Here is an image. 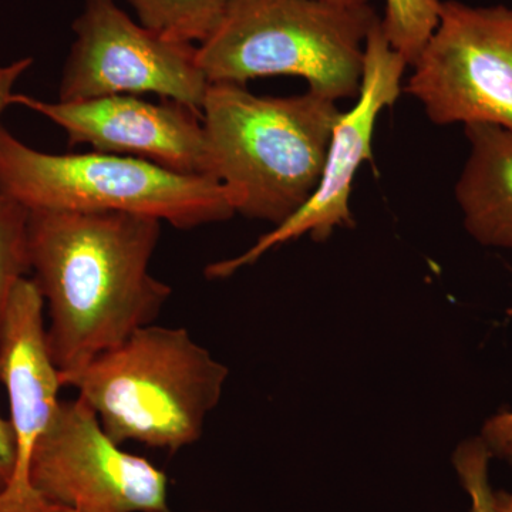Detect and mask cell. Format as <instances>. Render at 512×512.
I'll use <instances>...</instances> for the list:
<instances>
[{
	"label": "cell",
	"instance_id": "1",
	"mask_svg": "<svg viewBox=\"0 0 512 512\" xmlns=\"http://www.w3.org/2000/svg\"><path fill=\"white\" fill-rule=\"evenodd\" d=\"M161 224L127 212L30 211V272L60 375L153 325L170 301L171 286L150 272Z\"/></svg>",
	"mask_w": 512,
	"mask_h": 512
},
{
	"label": "cell",
	"instance_id": "2",
	"mask_svg": "<svg viewBox=\"0 0 512 512\" xmlns=\"http://www.w3.org/2000/svg\"><path fill=\"white\" fill-rule=\"evenodd\" d=\"M201 116L211 177L224 185L235 214L276 227L318 187L340 110L311 90L265 97L212 83Z\"/></svg>",
	"mask_w": 512,
	"mask_h": 512
},
{
	"label": "cell",
	"instance_id": "3",
	"mask_svg": "<svg viewBox=\"0 0 512 512\" xmlns=\"http://www.w3.org/2000/svg\"><path fill=\"white\" fill-rule=\"evenodd\" d=\"M228 375L187 329L153 323L60 382L77 390L120 446L136 441L177 453L201 439Z\"/></svg>",
	"mask_w": 512,
	"mask_h": 512
},
{
	"label": "cell",
	"instance_id": "4",
	"mask_svg": "<svg viewBox=\"0 0 512 512\" xmlns=\"http://www.w3.org/2000/svg\"><path fill=\"white\" fill-rule=\"evenodd\" d=\"M379 19L370 3L229 0L217 28L198 45V63L211 84L295 76L330 100L356 99L367 36Z\"/></svg>",
	"mask_w": 512,
	"mask_h": 512
},
{
	"label": "cell",
	"instance_id": "5",
	"mask_svg": "<svg viewBox=\"0 0 512 512\" xmlns=\"http://www.w3.org/2000/svg\"><path fill=\"white\" fill-rule=\"evenodd\" d=\"M0 194L29 211L127 212L192 229L234 217L224 185L119 154H50L0 126Z\"/></svg>",
	"mask_w": 512,
	"mask_h": 512
},
{
	"label": "cell",
	"instance_id": "6",
	"mask_svg": "<svg viewBox=\"0 0 512 512\" xmlns=\"http://www.w3.org/2000/svg\"><path fill=\"white\" fill-rule=\"evenodd\" d=\"M404 92L436 126L490 124L512 131V8L441 2Z\"/></svg>",
	"mask_w": 512,
	"mask_h": 512
},
{
	"label": "cell",
	"instance_id": "7",
	"mask_svg": "<svg viewBox=\"0 0 512 512\" xmlns=\"http://www.w3.org/2000/svg\"><path fill=\"white\" fill-rule=\"evenodd\" d=\"M73 32L59 100L151 93L201 113L211 83L198 46L147 29L116 0H84Z\"/></svg>",
	"mask_w": 512,
	"mask_h": 512
},
{
	"label": "cell",
	"instance_id": "8",
	"mask_svg": "<svg viewBox=\"0 0 512 512\" xmlns=\"http://www.w3.org/2000/svg\"><path fill=\"white\" fill-rule=\"evenodd\" d=\"M29 480L50 504L72 512H165L168 478L107 436L82 397L62 400L36 441Z\"/></svg>",
	"mask_w": 512,
	"mask_h": 512
},
{
	"label": "cell",
	"instance_id": "9",
	"mask_svg": "<svg viewBox=\"0 0 512 512\" xmlns=\"http://www.w3.org/2000/svg\"><path fill=\"white\" fill-rule=\"evenodd\" d=\"M407 67L409 63L387 42L380 19L377 20L367 36L362 84L355 106L340 113L333 127L325 164L312 197L292 217L259 237L244 254L208 265L207 278H228L239 269L255 264L271 249L305 234L311 235L313 241L322 242L336 228L355 225L350 210L353 181L359 168L373 157L372 140L377 119L402 94Z\"/></svg>",
	"mask_w": 512,
	"mask_h": 512
},
{
	"label": "cell",
	"instance_id": "10",
	"mask_svg": "<svg viewBox=\"0 0 512 512\" xmlns=\"http://www.w3.org/2000/svg\"><path fill=\"white\" fill-rule=\"evenodd\" d=\"M12 103L62 128L70 146L86 144L99 153L140 158L175 173L211 177L201 113L184 104L151 103L124 94L45 101L18 93Z\"/></svg>",
	"mask_w": 512,
	"mask_h": 512
},
{
	"label": "cell",
	"instance_id": "11",
	"mask_svg": "<svg viewBox=\"0 0 512 512\" xmlns=\"http://www.w3.org/2000/svg\"><path fill=\"white\" fill-rule=\"evenodd\" d=\"M464 134L470 151L454 190L464 228L484 247L512 251V131L470 124Z\"/></svg>",
	"mask_w": 512,
	"mask_h": 512
},
{
	"label": "cell",
	"instance_id": "12",
	"mask_svg": "<svg viewBox=\"0 0 512 512\" xmlns=\"http://www.w3.org/2000/svg\"><path fill=\"white\" fill-rule=\"evenodd\" d=\"M138 22L158 35L201 45L217 28L229 0H127Z\"/></svg>",
	"mask_w": 512,
	"mask_h": 512
},
{
	"label": "cell",
	"instance_id": "13",
	"mask_svg": "<svg viewBox=\"0 0 512 512\" xmlns=\"http://www.w3.org/2000/svg\"><path fill=\"white\" fill-rule=\"evenodd\" d=\"M28 208L0 194V332L16 286L30 272Z\"/></svg>",
	"mask_w": 512,
	"mask_h": 512
},
{
	"label": "cell",
	"instance_id": "14",
	"mask_svg": "<svg viewBox=\"0 0 512 512\" xmlns=\"http://www.w3.org/2000/svg\"><path fill=\"white\" fill-rule=\"evenodd\" d=\"M443 0H386L380 19L390 46L412 66L439 25Z\"/></svg>",
	"mask_w": 512,
	"mask_h": 512
},
{
	"label": "cell",
	"instance_id": "15",
	"mask_svg": "<svg viewBox=\"0 0 512 512\" xmlns=\"http://www.w3.org/2000/svg\"><path fill=\"white\" fill-rule=\"evenodd\" d=\"M491 458L493 457L480 439L464 443L454 457L458 476L471 498L470 512H488V495L491 493L488 463Z\"/></svg>",
	"mask_w": 512,
	"mask_h": 512
},
{
	"label": "cell",
	"instance_id": "16",
	"mask_svg": "<svg viewBox=\"0 0 512 512\" xmlns=\"http://www.w3.org/2000/svg\"><path fill=\"white\" fill-rule=\"evenodd\" d=\"M512 313V308L510 309ZM480 440L491 457L501 458L512 464V412L503 410L485 421Z\"/></svg>",
	"mask_w": 512,
	"mask_h": 512
},
{
	"label": "cell",
	"instance_id": "17",
	"mask_svg": "<svg viewBox=\"0 0 512 512\" xmlns=\"http://www.w3.org/2000/svg\"><path fill=\"white\" fill-rule=\"evenodd\" d=\"M0 512H72L50 504L35 488L8 487L0 493Z\"/></svg>",
	"mask_w": 512,
	"mask_h": 512
},
{
	"label": "cell",
	"instance_id": "18",
	"mask_svg": "<svg viewBox=\"0 0 512 512\" xmlns=\"http://www.w3.org/2000/svg\"><path fill=\"white\" fill-rule=\"evenodd\" d=\"M18 463V441L9 419L0 414V493L5 491Z\"/></svg>",
	"mask_w": 512,
	"mask_h": 512
},
{
	"label": "cell",
	"instance_id": "19",
	"mask_svg": "<svg viewBox=\"0 0 512 512\" xmlns=\"http://www.w3.org/2000/svg\"><path fill=\"white\" fill-rule=\"evenodd\" d=\"M32 66V57H22L15 62L0 66V117H2L3 111L12 106L13 96H15L13 90Z\"/></svg>",
	"mask_w": 512,
	"mask_h": 512
},
{
	"label": "cell",
	"instance_id": "20",
	"mask_svg": "<svg viewBox=\"0 0 512 512\" xmlns=\"http://www.w3.org/2000/svg\"><path fill=\"white\" fill-rule=\"evenodd\" d=\"M488 512H512V493L510 491H493L488 495Z\"/></svg>",
	"mask_w": 512,
	"mask_h": 512
},
{
	"label": "cell",
	"instance_id": "21",
	"mask_svg": "<svg viewBox=\"0 0 512 512\" xmlns=\"http://www.w3.org/2000/svg\"><path fill=\"white\" fill-rule=\"evenodd\" d=\"M328 2L338 3V5H343V6L369 5V0H328Z\"/></svg>",
	"mask_w": 512,
	"mask_h": 512
},
{
	"label": "cell",
	"instance_id": "22",
	"mask_svg": "<svg viewBox=\"0 0 512 512\" xmlns=\"http://www.w3.org/2000/svg\"><path fill=\"white\" fill-rule=\"evenodd\" d=\"M165 512H175L173 510H168V511H165ZM201 512H218V511H201Z\"/></svg>",
	"mask_w": 512,
	"mask_h": 512
}]
</instances>
